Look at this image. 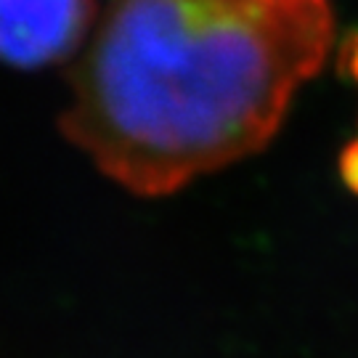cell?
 Listing matches in <instances>:
<instances>
[{"label": "cell", "instance_id": "1", "mask_svg": "<svg viewBox=\"0 0 358 358\" xmlns=\"http://www.w3.org/2000/svg\"><path fill=\"white\" fill-rule=\"evenodd\" d=\"M332 35L329 0H117L59 125L106 178L167 196L260 152Z\"/></svg>", "mask_w": 358, "mask_h": 358}, {"label": "cell", "instance_id": "2", "mask_svg": "<svg viewBox=\"0 0 358 358\" xmlns=\"http://www.w3.org/2000/svg\"><path fill=\"white\" fill-rule=\"evenodd\" d=\"M96 16L93 0H0V62L22 69L77 51Z\"/></svg>", "mask_w": 358, "mask_h": 358}, {"label": "cell", "instance_id": "3", "mask_svg": "<svg viewBox=\"0 0 358 358\" xmlns=\"http://www.w3.org/2000/svg\"><path fill=\"white\" fill-rule=\"evenodd\" d=\"M337 170H340V180L345 183L348 192L358 196V136L353 141H348L345 149L340 152Z\"/></svg>", "mask_w": 358, "mask_h": 358}, {"label": "cell", "instance_id": "4", "mask_svg": "<svg viewBox=\"0 0 358 358\" xmlns=\"http://www.w3.org/2000/svg\"><path fill=\"white\" fill-rule=\"evenodd\" d=\"M340 66H343V72L358 85V29L353 32V35H348V40L343 43Z\"/></svg>", "mask_w": 358, "mask_h": 358}]
</instances>
